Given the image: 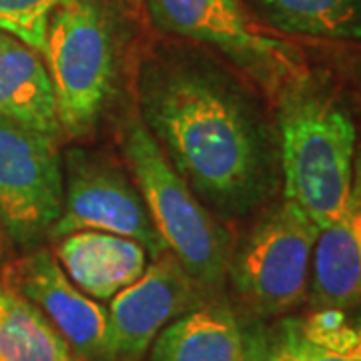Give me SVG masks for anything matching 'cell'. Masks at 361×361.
Wrapping results in <instances>:
<instances>
[{
	"label": "cell",
	"mask_w": 361,
	"mask_h": 361,
	"mask_svg": "<svg viewBox=\"0 0 361 361\" xmlns=\"http://www.w3.org/2000/svg\"><path fill=\"white\" fill-rule=\"evenodd\" d=\"M137 113L209 209L239 217L269 199L279 147L255 101L219 65L189 51H159L137 78Z\"/></svg>",
	"instance_id": "obj_1"
},
{
	"label": "cell",
	"mask_w": 361,
	"mask_h": 361,
	"mask_svg": "<svg viewBox=\"0 0 361 361\" xmlns=\"http://www.w3.org/2000/svg\"><path fill=\"white\" fill-rule=\"evenodd\" d=\"M275 99L285 199L323 229L351 189L357 155L353 118L331 85L310 71L291 78Z\"/></svg>",
	"instance_id": "obj_2"
},
{
	"label": "cell",
	"mask_w": 361,
	"mask_h": 361,
	"mask_svg": "<svg viewBox=\"0 0 361 361\" xmlns=\"http://www.w3.org/2000/svg\"><path fill=\"white\" fill-rule=\"evenodd\" d=\"M123 157L169 253L203 291L219 289L231 263V235L171 165L135 111L121 129Z\"/></svg>",
	"instance_id": "obj_3"
},
{
	"label": "cell",
	"mask_w": 361,
	"mask_h": 361,
	"mask_svg": "<svg viewBox=\"0 0 361 361\" xmlns=\"http://www.w3.org/2000/svg\"><path fill=\"white\" fill-rule=\"evenodd\" d=\"M42 59L63 135H90L115 90L118 35L103 0H65L51 14Z\"/></svg>",
	"instance_id": "obj_4"
},
{
	"label": "cell",
	"mask_w": 361,
	"mask_h": 361,
	"mask_svg": "<svg viewBox=\"0 0 361 361\" xmlns=\"http://www.w3.org/2000/svg\"><path fill=\"white\" fill-rule=\"evenodd\" d=\"M317 235L319 227L287 199L255 223L227 273L251 310L279 315L305 299Z\"/></svg>",
	"instance_id": "obj_5"
},
{
	"label": "cell",
	"mask_w": 361,
	"mask_h": 361,
	"mask_svg": "<svg viewBox=\"0 0 361 361\" xmlns=\"http://www.w3.org/2000/svg\"><path fill=\"white\" fill-rule=\"evenodd\" d=\"M157 28L225 54L273 97L301 75L299 52L251 23L239 0H145Z\"/></svg>",
	"instance_id": "obj_6"
},
{
	"label": "cell",
	"mask_w": 361,
	"mask_h": 361,
	"mask_svg": "<svg viewBox=\"0 0 361 361\" xmlns=\"http://www.w3.org/2000/svg\"><path fill=\"white\" fill-rule=\"evenodd\" d=\"M63 211L51 237L78 231L113 233L141 243L153 259L169 249L157 231L137 185L106 157L71 149L63 163Z\"/></svg>",
	"instance_id": "obj_7"
},
{
	"label": "cell",
	"mask_w": 361,
	"mask_h": 361,
	"mask_svg": "<svg viewBox=\"0 0 361 361\" xmlns=\"http://www.w3.org/2000/svg\"><path fill=\"white\" fill-rule=\"evenodd\" d=\"M59 141L0 116V223L16 243L51 235L63 211Z\"/></svg>",
	"instance_id": "obj_8"
},
{
	"label": "cell",
	"mask_w": 361,
	"mask_h": 361,
	"mask_svg": "<svg viewBox=\"0 0 361 361\" xmlns=\"http://www.w3.org/2000/svg\"><path fill=\"white\" fill-rule=\"evenodd\" d=\"M201 287L171 253L118 291L106 311L103 361H139L169 323L199 307Z\"/></svg>",
	"instance_id": "obj_9"
},
{
	"label": "cell",
	"mask_w": 361,
	"mask_h": 361,
	"mask_svg": "<svg viewBox=\"0 0 361 361\" xmlns=\"http://www.w3.org/2000/svg\"><path fill=\"white\" fill-rule=\"evenodd\" d=\"M6 287L30 301L77 355L103 361L106 310L68 279L54 255L39 249L18 259L6 271Z\"/></svg>",
	"instance_id": "obj_10"
},
{
	"label": "cell",
	"mask_w": 361,
	"mask_h": 361,
	"mask_svg": "<svg viewBox=\"0 0 361 361\" xmlns=\"http://www.w3.org/2000/svg\"><path fill=\"white\" fill-rule=\"evenodd\" d=\"M311 297L317 307L351 310L361 303V153L355 155L348 199L319 229L311 259Z\"/></svg>",
	"instance_id": "obj_11"
},
{
	"label": "cell",
	"mask_w": 361,
	"mask_h": 361,
	"mask_svg": "<svg viewBox=\"0 0 361 361\" xmlns=\"http://www.w3.org/2000/svg\"><path fill=\"white\" fill-rule=\"evenodd\" d=\"M56 261L82 293L104 301L141 277L147 269V251L129 237L78 231L61 237Z\"/></svg>",
	"instance_id": "obj_12"
},
{
	"label": "cell",
	"mask_w": 361,
	"mask_h": 361,
	"mask_svg": "<svg viewBox=\"0 0 361 361\" xmlns=\"http://www.w3.org/2000/svg\"><path fill=\"white\" fill-rule=\"evenodd\" d=\"M0 116L59 141L56 97L42 56L23 40L0 32Z\"/></svg>",
	"instance_id": "obj_13"
},
{
	"label": "cell",
	"mask_w": 361,
	"mask_h": 361,
	"mask_svg": "<svg viewBox=\"0 0 361 361\" xmlns=\"http://www.w3.org/2000/svg\"><path fill=\"white\" fill-rule=\"evenodd\" d=\"M153 361H247V331L227 307H195L157 336Z\"/></svg>",
	"instance_id": "obj_14"
},
{
	"label": "cell",
	"mask_w": 361,
	"mask_h": 361,
	"mask_svg": "<svg viewBox=\"0 0 361 361\" xmlns=\"http://www.w3.org/2000/svg\"><path fill=\"white\" fill-rule=\"evenodd\" d=\"M273 28L293 37L361 42V0H247Z\"/></svg>",
	"instance_id": "obj_15"
},
{
	"label": "cell",
	"mask_w": 361,
	"mask_h": 361,
	"mask_svg": "<svg viewBox=\"0 0 361 361\" xmlns=\"http://www.w3.org/2000/svg\"><path fill=\"white\" fill-rule=\"evenodd\" d=\"M0 361H77V353L30 301L0 285Z\"/></svg>",
	"instance_id": "obj_16"
},
{
	"label": "cell",
	"mask_w": 361,
	"mask_h": 361,
	"mask_svg": "<svg viewBox=\"0 0 361 361\" xmlns=\"http://www.w3.org/2000/svg\"><path fill=\"white\" fill-rule=\"evenodd\" d=\"M323 307L305 319H289L303 361H361V311Z\"/></svg>",
	"instance_id": "obj_17"
},
{
	"label": "cell",
	"mask_w": 361,
	"mask_h": 361,
	"mask_svg": "<svg viewBox=\"0 0 361 361\" xmlns=\"http://www.w3.org/2000/svg\"><path fill=\"white\" fill-rule=\"evenodd\" d=\"M65 0H0V32L23 40L42 56L51 14Z\"/></svg>",
	"instance_id": "obj_18"
},
{
	"label": "cell",
	"mask_w": 361,
	"mask_h": 361,
	"mask_svg": "<svg viewBox=\"0 0 361 361\" xmlns=\"http://www.w3.org/2000/svg\"><path fill=\"white\" fill-rule=\"evenodd\" d=\"M247 361H303L289 327V319L271 329L247 334Z\"/></svg>",
	"instance_id": "obj_19"
},
{
	"label": "cell",
	"mask_w": 361,
	"mask_h": 361,
	"mask_svg": "<svg viewBox=\"0 0 361 361\" xmlns=\"http://www.w3.org/2000/svg\"><path fill=\"white\" fill-rule=\"evenodd\" d=\"M360 80H361V65H360Z\"/></svg>",
	"instance_id": "obj_20"
}]
</instances>
